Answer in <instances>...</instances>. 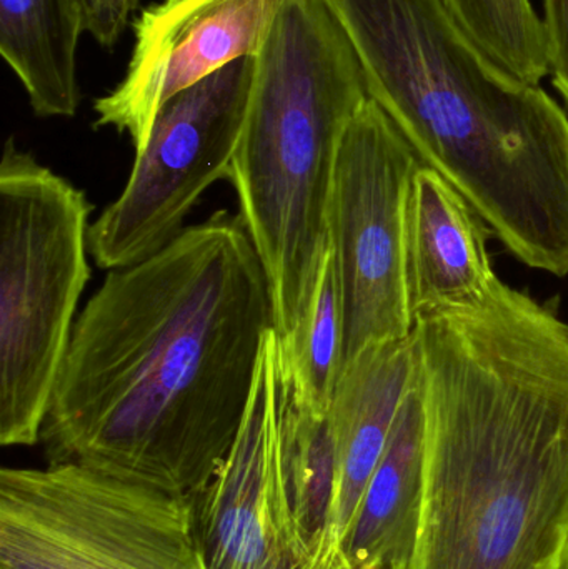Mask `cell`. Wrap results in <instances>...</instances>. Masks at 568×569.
<instances>
[{
    "label": "cell",
    "instance_id": "obj_19",
    "mask_svg": "<svg viewBox=\"0 0 568 569\" xmlns=\"http://www.w3.org/2000/svg\"><path fill=\"white\" fill-rule=\"evenodd\" d=\"M559 569H568V538H567L566 548H564L562 560H560Z\"/></svg>",
    "mask_w": 568,
    "mask_h": 569
},
{
    "label": "cell",
    "instance_id": "obj_11",
    "mask_svg": "<svg viewBox=\"0 0 568 569\" xmlns=\"http://www.w3.org/2000/svg\"><path fill=\"white\" fill-rule=\"evenodd\" d=\"M416 373L413 333L369 345L340 371L329 411L337 450L332 569H352L346 555L347 535Z\"/></svg>",
    "mask_w": 568,
    "mask_h": 569
},
{
    "label": "cell",
    "instance_id": "obj_1",
    "mask_svg": "<svg viewBox=\"0 0 568 569\" xmlns=\"http://www.w3.org/2000/svg\"><path fill=\"white\" fill-rule=\"evenodd\" d=\"M273 325L266 270L229 210L110 270L77 318L50 398L47 463L193 500L232 450Z\"/></svg>",
    "mask_w": 568,
    "mask_h": 569
},
{
    "label": "cell",
    "instance_id": "obj_8",
    "mask_svg": "<svg viewBox=\"0 0 568 569\" xmlns=\"http://www.w3.org/2000/svg\"><path fill=\"white\" fill-rule=\"evenodd\" d=\"M253 79L256 57H247L163 103L126 187L90 226L99 269H126L160 252L186 229L200 197L229 180Z\"/></svg>",
    "mask_w": 568,
    "mask_h": 569
},
{
    "label": "cell",
    "instance_id": "obj_16",
    "mask_svg": "<svg viewBox=\"0 0 568 569\" xmlns=\"http://www.w3.org/2000/svg\"><path fill=\"white\" fill-rule=\"evenodd\" d=\"M467 33L527 82L550 76L542 19L530 0H446Z\"/></svg>",
    "mask_w": 568,
    "mask_h": 569
},
{
    "label": "cell",
    "instance_id": "obj_2",
    "mask_svg": "<svg viewBox=\"0 0 568 569\" xmlns=\"http://www.w3.org/2000/svg\"><path fill=\"white\" fill-rule=\"evenodd\" d=\"M423 500L410 569H559L568 538V323L500 280L413 318Z\"/></svg>",
    "mask_w": 568,
    "mask_h": 569
},
{
    "label": "cell",
    "instance_id": "obj_4",
    "mask_svg": "<svg viewBox=\"0 0 568 569\" xmlns=\"http://www.w3.org/2000/svg\"><path fill=\"white\" fill-rule=\"evenodd\" d=\"M369 99L362 63L329 3L287 0L256 57L229 176L269 279L279 340L292 333L316 287L340 143Z\"/></svg>",
    "mask_w": 568,
    "mask_h": 569
},
{
    "label": "cell",
    "instance_id": "obj_18",
    "mask_svg": "<svg viewBox=\"0 0 568 569\" xmlns=\"http://www.w3.org/2000/svg\"><path fill=\"white\" fill-rule=\"evenodd\" d=\"M542 19L550 76L568 107V0H544Z\"/></svg>",
    "mask_w": 568,
    "mask_h": 569
},
{
    "label": "cell",
    "instance_id": "obj_10",
    "mask_svg": "<svg viewBox=\"0 0 568 569\" xmlns=\"http://www.w3.org/2000/svg\"><path fill=\"white\" fill-rule=\"evenodd\" d=\"M287 0H159L133 27L122 82L93 103L96 127L129 136L133 152L149 140L167 100L229 63L259 56Z\"/></svg>",
    "mask_w": 568,
    "mask_h": 569
},
{
    "label": "cell",
    "instance_id": "obj_7",
    "mask_svg": "<svg viewBox=\"0 0 568 569\" xmlns=\"http://www.w3.org/2000/svg\"><path fill=\"white\" fill-rule=\"evenodd\" d=\"M419 163L392 120L367 100L343 133L327 207L342 297V368L369 345L412 335L406 202Z\"/></svg>",
    "mask_w": 568,
    "mask_h": 569
},
{
    "label": "cell",
    "instance_id": "obj_3",
    "mask_svg": "<svg viewBox=\"0 0 568 569\" xmlns=\"http://www.w3.org/2000/svg\"><path fill=\"white\" fill-rule=\"evenodd\" d=\"M369 97L526 266L568 276V116L492 59L446 0H326Z\"/></svg>",
    "mask_w": 568,
    "mask_h": 569
},
{
    "label": "cell",
    "instance_id": "obj_15",
    "mask_svg": "<svg viewBox=\"0 0 568 569\" xmlns=\"http://www.w3.org/2000/svg\"><path fill=\"white\" fill-rule=\"evenodd\" d=\"M279 348L290 393L310 410L329 413L343 361L342 297L330 243L306 311Z\"/></svg>",
    "mask_w": 568,
    "mask_h": 569
},
{
    "label": "cell",
    "instance_id": "obj_9",
    "mask_svg": "<svg viewBox=\"0 0 568 569\" xmlns=\"http://www.w3.org/2000/svg\"><path fill=\"white\" fill-rule=\"evenodd\" d=\"M282 391L279 338L270 330L232 450L193 498L197 533L209 569L309 567V550L293 520L280 460Z\"/></svg>",
    "mask_w": 568,
    "mask_h": 569
},
{
    "label": "cell",
    "instance_id": "obj_6",
    "mask_svg": "<svg viewBox=\"0 0 568 569\" xmlns=\"http://www.w3.org/2000/svg\"><path fill=\"white\" fill-rule=\"evenodd\" d=\"M0 569H209L192 498L76 463L0 470Z\"/></svg>",
    "mask_w": 568,
    "mask_h": 569
},
{
    "label": "cell",
    "instance_id": "obj_12",
    "mask_svg": "<svg viewBox=\"0 0 568 569\" xmlns=\"http://www.w3.org/2000/svg\"><path fill=\"white\" fill-rule=\"evenodd\" d=\"M484 220L430 167L413 170L406 202V263L412 317L486 300L500 282Z\"/></svg>",
    "mask_w": 568,
    "mask_h": 569
},
{
    "label": "cell",
    "instance_id": "obj_14",
    "mask_svg": "<svg viewBox=\"0 0 568 569\" xmlns=\"http://www.w3.org/2000/svg\"><path fill=\"white\" fill-rule=\"evenodd\" d=\"M82 33L72 0H0V53L40 119H69L79 109Z\"/></svg>",
    "mask_w": 568,
    "mask_h": 569
},
{
    "label": "cell",
    "instance_id": "obj_5",
    "mask_svg": "<svg viewBox=\"0 0 568 569\" xmlns=\"http://www.w3.org/2000/svg\"><path fill=\"white\" fill-rule=\"evenodd\" d=\"M86 193L7 140L0 162V443H40L90 279Z\"/></svg>",
    "mask_w": 568,
    "mask_h": 569
},
{
    "label": "cell",
    "instance_id": "obj_13",
    "mask_svg": "<svg viewBox=\"0 0 568 569\" xmlns=\"http://www.w3.org/2000/svg\"><path fill=\"white\" fill-rule=\"evenodd\" d=\"M423 433L426 417L416 373L347 535L352 569L412 567L422 518Z\"/></svg>",
    "mask_w": 568,
    "mask_h": 569
},
{
    "label": "cell",
    "instance_id": "obj_17",
    "mask_svg": "<svg viewBox=\"0 0 568 569\" xmlns=\"http://www.w3.org/2000/svg\"><path fill=\"white\" fill-rule=\"evenodd\" d=\"M82 20L83 30L99 46L110 49L119 42L140 0H72Z\"/></svg>",
    "mask_w": 568,
    "mask_h": 569
}]
</instances>
